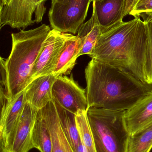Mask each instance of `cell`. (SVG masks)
<instances>
[{
	"label": "cell",
	"instance_id": "6da1fadb",
	"mask_svg": "<svg viewBox=\"0 0 152 152\" xmlns=\"http://www.w3.org/2000/svg\"><path fill=\"white\" fill-rule=\"evenodd\" d=\"M88 56L124 69L143 82L152 85L148 30L140 17L121 21L103 31Z\"/></svg>",
	"mask_w": 152,
	"mask_h": 152
},
{
	"label": "cell",
	"instance_id": "7a4b0ae2",
	"mask_svg": "<svg viewBox=\"0 0 152 152\" xmlns=\"http://www.w3.org/2000/svg\"><path fill=\"white\" fill-rule=\"evenodd\" d=\"M88 108L126 111L152 90L128 70L94 59L85 70Z\"/></svg>",
	"mask_w": 152,
	"mask_h": 152
},
{
	"label": "cell",
	"instance_id": "3957f363",
	"mask_svg": "<svg viewBox=\"0 0 152 152\" xmlns=\"http://www.w3.org/2000/svg\"><path fill=\"white\" fill-rule=\"evenodd\" d=\"M51 28L43 24L12 34V47L7 58H1V101H12L29 84L32 69Z\"/></svg>",
	"mask_w": 152,
	"mask_h": 152
},
{
	"label": "cell",
	"instance_id": "277c9868",
	"mask_svg": "<svg viewBox=\"0 0 152 152\" xmlns=\"http://www.w3.org/2000/svg\"><path fill=\"white\" fill-rule=\"evenodd\" d=\"M86 113L96 152H128L125 111L91 107Z\"/></svg>",
	"mask_w": 152,
	"mask_h": 152
},
{
	"label": "cell",
	"instance_id": "5b68a950",
	"mask_svg": "<svg viewBox=\"0 0 152 152\" xmlns=\"http://www.w3.org/2000/svg\"><path fill=\"white\" fill-rule=\"evenodd\" d=\"M93 0H63L51 3L48 12L51 27L64 33L76 34L84 24Z\"/></svg>",
	"mask_w": 152,
	"mask_h": 152
},
{
	"label": "cell",
	"instance_id": "8992f818",
	"mask_svg": "<svg viewBox=\"0 0 152 152\" xmlns=\"http://www.w3.org/2000/svg\"><path fill=\"white\" fill-rule=\"evenodd\" d=\"M47 0H11L9 4L0 6L1 27L9 26L23 29L35 22L42 21Z\"/></svg>",
	"mask_w": 152,
	"mask_h": 152
},
{
	"label": "cell",
	"instance_id": "52a82bcc",
	"mask_svg": "<svg viewBox=\"0 0 152 152\" xmlns=\"http://www.w3.org/2000/svg\"><path fill=\"white\" fill-rule=\"evenodd\" d=\"M70 34L56 29L51 30L35 62L29 84L38 77L52 74L64 44Z\"/></svg>",
	"mask_w": 152,
	"mask_h": 152
},
{
	"label": "cell",
	"instance_id": "ba28073f",
	"mask_svg": "<svg viewBox=\"0 0 152 152\" xmlns=\"http://www.w3.org/2000/svg\"><path fill=\"white\" fill-rule=\"evenodd\" d=\"M53 99L70 112L76 114L88 107L86 89L79 86L72 75H61L56 78L52 89Z\"/></svg>",
	"mask_w": 152,
	"mask_h": 152
},
{
	"label": "cell",
	"instance_id": "9c48e42d",
	"mask_svg": "<svg viewBox=\"0 0 152 152\" xmlns=\"http://www.w3.org/2000/svg\"><path fill=\"white\" fill-rule=\"evenodd\" d=\"M38 111L33 109L26 102L7 142L5 152H29L33 149L32 130Z\"/></svg>",
	"mask_w": 152,
	"mask_h": 152
},
{
	"label": "cell",
	"instance_id": "30bf717a",
	"mask_svg": "<svg viewBox=\"0 0 152 152\" xmlns=\"http://www.w3.org/2000/svg\"><path fill=\"white\" fill-rule=\"evenodd\" d=\"M26 102L24 91L12 101H1L0 152H5L7 142Z\"/></svg>",
	"mask_w": 152,
	"mask_h": 152
},
{
	"label": "cell",
	"instance_id": "8fae6325",
	"mask_svg": "<svg viewBox=\"0 0 152 152\" xmlns=\"http://www.w3.org/2000/svg\"><path fill=\"white\" fill-rule=\"evenodd\" d=\"M53 74L38 77L32 80L24 90L26 101L36 110L43 109L52 100V89L56 80Z\"/></svg>",
	"mask_w": 152,
	"mask_h": 152
},
{
	"label": "cell",
	"instance_id": "7c38bea8",
	"mask_svg": "<svg viewBox=\"0 0 152 152\" xmlns=\"http://www.w3.org/2000/svg\"><path fill=\"white\" fill-rule=\"evenodd\" d=\"M125 118L130 135L152 124V90L125 111Z\"/></svg>",
	"mask_w": 152,
	"mask_h": 152
},
{
	"label": "cell",
	"instance_id": "4fadbf2b",
	"mask_svg": "<svg viewBox=\"0 0 152 152\" xmlns=\"http://www.w3.org/2000/svg\"><path fill=\"white\" fill-rule=\"evenodd\" d=\"M126 0H98L93 1L102 32L123 21Z\"/></svg>",
	"mask_w": 152,
	"mask_h": 152
},
{
	"label": "cell",
	"instance_id": "5bb4252c",
	"mask_svg": "<svg viewBox=\"0 0 152 152\" xmlns=\"http://www.w3.org/2000/svg\"><path fill=\"white\" fill-rule=\"evenodd\" d=\"M42 110L51 137V152H74L62 129L54 99Z\"/></svg>",
	"mask_w": 152,
	"mask_h": 152
},
{
	"label": "cell",
	"instance_id": "9a60e30c",
	"mask_svg": "<svg viewBox=\"0 0 152 152\" xmlns=\"http://www.w3.org/2000/svg\"><path fill=\"white\" fill-rule=\"evenodd\" d=\"M89 20L79 28L77 37L79 41L78 56L89 55L93 50L97 40L102 33L101 28L97 20L94 7Z\"/></svg>",
	"mask_w": 152,
	"mask_h": 152
},
{
	"label": "cell",
	"instance_id": "2e32d148",
	"mask_svg": "<svg viewBox=\"0 0 152 152\" xmlns=\"http://www.w3.org/2000/svg\"><path fill=\"white\" fill-rule=\"evenodd\" d=\"M79 52L78 38L77 36L70 34L64 44L52 74L56 77L70 74L76 65Z\"/></svg>",
	"mask_w": 152,
	"mask_h": 152
},
{
	"label": "cell",
	"instance_id": "e0dca14e",
	"mask_svg": "<svg viewBox=\"0 0 152 152\" xmlns=\"http://www.w3.org/2000/svg\"><path fill=\"white\" fill-rule=\"evenodd\" d=\"M54 102L62 129L73 151L76 152L81 138L77 126L76 114L63 108L54 100Z\"/></svg>",
	"mask_w": 152,
	"mask_h": 152
},
{
	"label": "cell",
	"instance_id": "ac0fdd59",
	"mask_svg": "<svg viewBox=\"0 0 152 152\" xmlns=\"http://www.w3.org/2000/svg\"><path fill=\"white\" fill-rule=\"evenodd\" d=\"M33 148L40 152H51L52 141L50 130L42 109L37 113L32 133Z\"/></svg>",
	"mask_w": 152,
	"mask_h": 152
},
{
	"label": "cell",
	"instance_id": "d6986e66",
	"mask_svg": "<svg viewBox=\"0 0 152 152\" xmlns=\"http://www.w3.org/2000/svg\"><path fill=\"white\" fill-rule=\"evenodd\" d=\"M152 148V124L130 135L128 152H150Z\"/></svg>",
	"mask_w": 152,
	"mask_h": 152
},
{
	"label": "cell",
	"instance_id": "ffe728a7",
	"mask_svg": "<svg viewBox=\"0 0 152 152\" xmlns=\"http://www.w3.org/2000/svg\"><path fill=\"white\" fill-rule=\"evenodd\" d=\"M76 121L85 152H96L87 116L86 111L80 110L76 114Z\"/></svg>",
	"mask_w": 152,
	"mask_h": 152
},
{
	"label": "cell",
	"instance_id": "44dd1931",
	"mask_svg": "<svg viewBox=\"0 0 152 152\" xmlns=\"http://www.w3.org/2000/svg\"><path fill=\"white\" fill-rule=\"evenodd\" d=\"M152 12V0H137L135 4L129 15L140 17L143 13Z\"/></svg>",
	"mask_w": 152,
	"mask_h": 152
},
{
	"label": "cell",
	"instance_id": "7402d4cb",
	"mask_svg": "<svg viewBox=\"0 0 152 152\" xmlns=\"http://www.w3.org/2000/svg\"><path fill=\"white\" fill-rule=\"evenodd\" d=\"M145 22L148 30L149 43V56L150 61V75L152 84V12L143 13L139 16Z\"/></svg>",
	"mask_w": 152,
	"mask_h": 152
},
{
	"label": "cell",
	"instance_id": "603a6c76",
	"mask_svg": "<svg viewBox=\"0 0 152 152\" xmlns=\"http://www.w3.org/2000/svg\"><path fill=\"white\" fill-rule=\"evenodd\" d=\"M136 1L137 0H126L125 1L124 12H123L124 18L127 15H129V13L133 10Z\"/></svg>",
	"mask_w": 152,
	"mask_h": 152
},
{
	"label": "cell",
	"instance_id": "cb8c5ba5",
	"mask_svg": "<svg viewBox=\"0 0 152 152\" xmlns=\"http://www.w3.org/2000/svg\"><path fill=\"white\" fill-rule=\"evenodd\" d=\"M11 0H1V5L4 6V5L9 4Z\"/></svg>",
	"mask_w": 152,
	"mask_h": 152
},
{
	"label": "cell",
	"instance_id": "d4e9b609",
	"mask_svg": "<svg viewBox=\"0 0 152 152\" xmlns=\"http://www.w3.org/2000/svg\"><path fill=\"white\" fill-rule=\"evenodd\" d=\"M63 0H51V3L54 2H60Z\"/></svg>",
	"mask_w": 152,
	"mask_h": 152
},
{
	"label": "cell",
	"instance_id": "484cf974",
	"mask_svg": "<svg viewBox=\"0 0 152 152\" xmlns=\"http://www.w3.org/2000/svg\"><path fill=\"white\" fill-rule=\"evenodd\" d=\"M98 1V0H93V1Z\"/></svg>",
	"mask_w": 152,
	"mask_h": 152
}]
</instances>
